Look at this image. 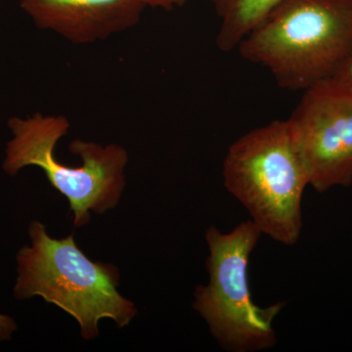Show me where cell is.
<instances>
[{
    "label": "cell",
    "instance_id": "obj_1",
    "mask_svg": "<svg viewBox=\"0 0 352 352\" xmlns=\"http://www.w3.org/2000/svg\"><path fill=\"white\" fill-rule=\"evenodd\" d=\"M283 89L332 78L352 51V0H284L238 45Z\"/></svg>",
    "mask_w": 352,
    "mask_h": 352
},
{
    "label": "cell",
    "instance_id": "obj_2",
    "mask_svg": "<svg viewBox=\"0 0 352 352\" xmlns=\"http://www.w3.org/2000/svg\"><path fill=\"white\" fill-rule=\"evenodd\" d=\"M31 245L17 254L18 278L14 296L24 300L41 296L76 319L85 340L99 336V322L111 319L118 327L138 314L131 300L118 291L120 272L112 263L94 261L78 248L74 234L55 239L41 222L29 226Z\"/></svg>",
    "mask_w": 352,
    "mask_h": 352
},
{
    "label": "cell",
    "instance_id": "obj_3",
    "mask_svg": "<svg viewBox=\"0 0 352 352\" xmlns=\"http://www.w3.org/2000/svg\"><path fill=\"white\" fill-rule=\"evenodd\" d=\"M69 126L62 115L36 113L25 119L11 118L12 138L7 143L2 168L14 176L27 166H38L51 186L69 201L75 226L82 227L89 223L90 210L104 214L117 207L126 187L129 154L120 145L76 139L69 150L80 157L82 166L65 164L56 157V147Z\"/></svg>",
    "mask_w": 352,
    "mask_h": 352
},
{
    "label": "cell",
    "instance_id": "obj_4",
    "mask_svg": "<svg viewBox=\"0 0 352 352\" xmlns=\"http://www.w3.org/2000/svg\"><path fill=\"white\" fill-rule=\"evenodd\" d=\"M223 180L261 233L286 245L298 242L309 177L288 120H275L237 139L224 159Z\"/></svg>",
    "mask_w": 352,
    "mask_h": 352
},
{
    "label": "cell",
    "instance_id": "obj_5",
    "mask_svg": "<svg viewBox=\"0 0 352 352\" xmlns=\"http://www.w3.org/2000/svg\"><path fill=\"white\" fill-rule=\"evenodd\" d=\"M261 235L252 220L229 233L220 232L214 226L206 233L210 279L207 286L197 287L193 308L226 351H258L276 344L273 321L285 303L265 308L256 305L248 278L250 258Z\"/></svg>",
    "mask_w": 352,
    "mask_h": 352
},
{
    "label": "cell",
    "instance_id": "obj_6",
    "mask_svg": "<svg viewBox=\"0 0 352 352\" xmlns=\"http://www.w3.org/2000/svg\"><path fill=\"white\" fill-rule=\"evenodd\" d=\"M288 120L310 186L318 193L351 186L352 94L332 80L317 83Z\"/></svg>",
    "mask_w": 352,
    "mask_h": 352
},
{
    "label": "cell",
    "instance_id": "obj_7",
    "mask_svg": "<svg viewBox=\"0 0 352 352\" xmlns=\"http://www.w3.org/2000/svg\"><path fill=\"white\" fill-rule=\"evenodd\" d=\"M20 6L38 29L78 45L129 31L150 7L148 0H20Z\"/></svg>",
    "mask_w": 352,
    "mask_h": 352
},
{
    "label": "cell",
    "instance_id": "obj_8",
    "mask_svg": "<svg viewBox=\"0 0 352 352\" xmlns=\"http://www.w3.org/2000/svg\"><path fill=\"white\" fill-rule=\"evenodd\" d=\"M284 0H210L220 19L217 45L229 52L258 28Z\"/></svg>",
    "mask_w": 352,
    "mask_h": 352
},
{
    "label": "cell",
    "instance_id": "obj_9",
    "mask_svg": "<svg viewBox=\"0 0 352 352\" xmlns=\"http://www.w3.org/2000/svg\"><path fill=\"white\" fill-rule=\"evenodd\" d=\"M329 80L352 94V51Z\"/></svg>",
    "mask_w": 352,
    "mask_h": 352
},
{
    "label": "cell",
    "instance_id": "obj_10",
    "mask_svg": "<svg viewBox=\"0 0 352 352\" xmlns=\"http://www.w3.org/2000/svg\"><path fill=\"white\" fill-rule=\"evenodd\" d=\"M17 330V325L13 318L0 314V342L11 339L12 333Z\"/></svg>",
    "mask_w": 352,
    "mask_h": 352
},
{
    "label": "cell",
    "instance_id": "obj_11",
    "mask_svg": "<svg viewBox=\"0 0 352 352\" xmlns=\"http://www.w3.org/2000/svg\"><path fill=\"white\" fill-rule=\"evenodd\" d=\"M150 7L161 8L164 10H171L177 7L184 6L190 0H148Z\"/></svg>",
    "mask_w": 352,
    "mask_h": 352
}]
</instances>
